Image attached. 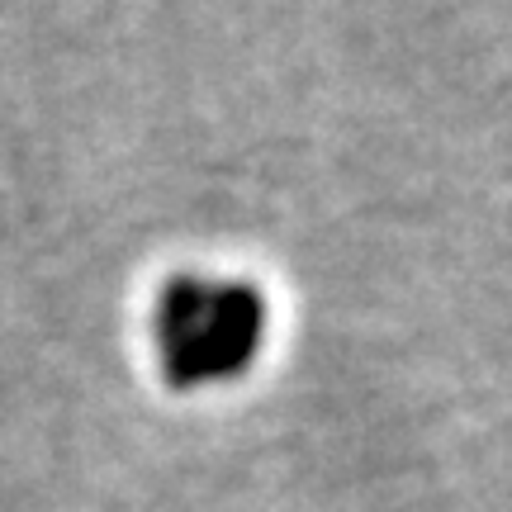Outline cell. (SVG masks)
I'll return each mask as SVG.
<instances>
[{"label": "cell", "instance_id": "obj_1", "mask_svg": "<svg viewBox=\"0 0 512 512\" xmlns=\"http://www.w3.org/2000/svg\"><path fill=\"white\" fill-rule=\"evenodd\" d=\"M261 323L266 309L247 285L200 280V275L171 280L152 313V342L166 380L209 384L238 375L261 342Z\"/></svg>", "mask_w": 512, "mask_h": 512}]
</instances>
